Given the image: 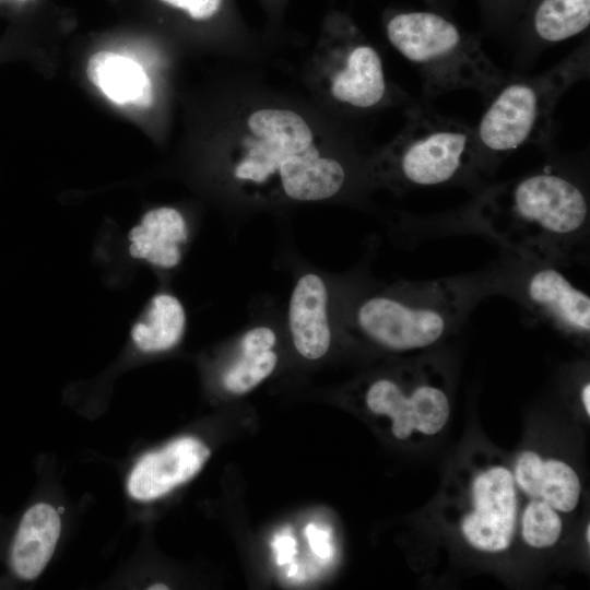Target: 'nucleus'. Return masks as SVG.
<instances>
[{
	"mask_svg": "<svg viewBox=\"0 0 590 590\" xmlns=\"http://www.w3.org/2000/svg\"><path fill=\"white\" fill-rule=\"evenodd\" d=\"M472 497L473 508L461 522L465 541L482 552L507 550L514 538L517 517L512 473L502 465L481 472L473 481Z\"/></svg>",
	"mask_w": 590,
	"mask_h": 590,
	"instance_id": "nucleus-9",
	"label": "nucleus"
},
{
	"mask_svg": "<svg viewBox=\"0 0 590 590\" xmlns=\"http://www.w3.org/2000/svg\"><path fill=\"white\" fill-rule=\"evenodd\" d=\"M247 126L252 138L246 140L234 166L237 180L261 186L276 176L283 192L298 201L324 200L342 189L344 167L320 155L300 115L290 109H258Z\"/></svg>",
	"mask_w": 590,
	"mask_h": 590,
	"instance_id": "nucleus-3",
	"label": "nucleus"
},
{
	"mask_svg": "<svg viewBox=\"0 0 590 590\" xmlns=\"http://www.w3.org/2000/svg\"><path fill=\"white\" fill-rule=\"evenodd\" d=\"M514 480L527 495L547 503L555 510H574L580 497L575 470L560 460L542 459L533 451L522 452L515 465Z\"/></svg>",
	"mask_w": 590,
	"mask_h": 590,
	"instance_id": "nucleus-14",
	"label": "nucleus"
},
{
	"mask_svg": "<svg viewBox=\"0 0 590 590\" xmlns=\"http://www.w3.org/2000/svg\"><path fill=\"white\" fill-rule=\"evenodd\" d=\"M386 80L379 54L369 45L354 46L331 81L332 96L358 108L376 106L385 96Z\"/></svg>",
	"mask_w": 590,
	"mask_h": 590,
	"instance_id": "nucleus-16",
	"label": "nucleus"
},
{
	"mask_svg": "<svg viewBox=\"0 0 590 590\" xmlns=\"http://www.w3.org/2000/svg\"><path fill=\"white\" fill-rule=\"evenodd\" d=\"M276 334L270 327L257 326L244 333L239 355L223 375V386L232 393L250 391L271 375L278 363L273 351Z\"/></svg>",
	"mask_w": 590,
	"mask_h": 590,
	"instance_id": "nucleus-17",
	"label": "nucleus"
},
{
	"mask_svg": "<svg viewBox=\"0 0 590 590\" xmlns=\"http://www.w3.org/2000/svg\"><path fill=\"white\" fill-rule=\"evenodd\" d=\"M305 532L310 548L318 557L328 559L332 556L333 548L329 532L317 528L314 523H309Z\"/></svg>",
	"mask_w": 590,
	"mask_h": 590,
	"instance_id": "nucleus-22",
	"label": "nucleus"
},
{
	"mask_svg": "<svg viewBox=\"0 0 590 590\" xmlns=\"http://www.w3.org/2000/svg\"><path fill=\"white\" fill-rule=\"evenodd\" d=\"M519 260V259H518ZM511 294L542 321L562 332L586 338L590 332V297L577 288L554 264L519 260Z\"/></svg>",
	"mask_w": 590,
	"mask_h": 590,
	"instance_id": "nucleus-7",
	"label": "nucleus"
},
{
	"mask_svg": "<svg viewBox=\"0 0 590 590\" xmlns=\"http://www.w3.org/2000/svg\"><path fill=\"white\" fill-rule=\"evenodd\" d=\"M396 157V173L412 187L457 178L473 158L475 140L464 127L444 118L420 117Z\"/></svg>",
	"mask_w": 590,
	"mask_h": 590,
	"instance_id": "nucleus-6",
	"label": "nucleus"
},
{
	"mask_svg": "<svg viewBox=\"0 0 590 590\" xmlns=\"http://www.w3.org/2000/svg\"><path fill=\"white\" fill-rule=\"evenodd\" d=\"M581 402L587 414H590V385L585 384L581 390Z\"/></svg>",
	"mask_w": 590,
	"mask_h": 590,
	"instance_id": "nucleus-24",
	"label": "nucleus"
},
{
	"mask_svg": "<svg viewBox=\"0 0 590 590\" xmlns=\"http://www.w3.org/2000/svg\"><path fill=\"white\" fill-rule=\"evenodd\" d=\"M90 82L118 105L132 104L148 108L153 104L152 83L144 69L118 54L101 50L93 54L86 67Z\"/></svg>",
	"mask_w": 590,
	"mask_h": 590,
	"instance_id": "nucleus-15",
	"label": "nucleus"
},
{
	"mask_svg": "<svg viewBox=\"0 0 590 590\" xmlns=\"http://www.w3.org/2000/svg\"><path fill=\"white\" fill-rule=\"evenodd\" d=\"M482 288L468 276L402 282L362 299L353 320L367 339L387 350H422L465 321Z\"/></svg>",
	"mask_w": 590,
	"mask_h": 590,
	"instance_id": "nucleus-2",
	"label": "nucleus"
},
{
	"mask_svg": "<svg viewBox=\"0 0 590 590\" xmlns=\"http://www.w3.org/2000/svg\"><path fill=\"white\" fill-rule=\"evenodd\" d=\"M61 532L58 510L39 503L24 514L14 536L10 559L15 575L35 579L50 560Z\"/></svg>",
	"mask_w": 590,
	"mask_h": 590,
	"instance_id": "nucleus-13",
	"label": "nucleus"
},
{
	"mask_svg": "<svg viewBox=\"0 0 590 590\" xmlns=\"http://www.w3.org/2000/svg\"><path fill=\"white\" fill-rule=\"evenodd\" d=\"M164 3L185 11L193 20H208L214 16L223 0H161Z\"/></svg>",
	"mask_w": 590,
	"mask_h": 590,
	"instance_id": "nucleus-21",
	"label": "nucleus"
},
{
	"mask_svg": "<svg viewBox=\"0 0 590 590\" xmlns=\"http://www.w3.org/2000/svg\"><path fill=\"white\" fill-rule=\"evenodd\" d=\"M149 589H151V590H156V589H168V587L165 586V585L157 583V585H153V586L149 587Z\"/></svg>",
	"mask_w": 590,
	"mask_h": 590,
	"instance_id": "nucleus-25",
	"label": "nucleus"
},
{
	"mask_svg": "<svg viewBox=\"0 0 590 590\" xmlns=\"http://www.w3.org/2000/svg\"><path fill=\"white\" fill-rule=\"evenodd\" d=\"M473 221L517 259L555 264L586 237L589 203L574 180L545 170L489 190Z\"/></svg>",
	"mask_w": 590,
	"mask_h": 590,
	"instance_id": "nucleus-1",
	"label": "nucleus"
},
{
	"mask_svg": "<svg viewBox=\"0 0 590 590\" xmlns=\"http://www.w3.org/2000/svg\"><path fill=\"white\" fill-rule=\"evenodd\" d=\"M590 24V0H540L532 25L536 36L559 43L586 31Z\"/></svg>",
	"mask_w": 590,
	"mask_h": 590,
	"instance_id": "nucleus-19",
	"label": "nucleus"
},
{
	"mask_svg": "<svg viewBox=\"0 0 590 590\" xmlns=\"http://www.w3.org/2000/svg\"><path fill=\"white\" fill-rule=\"evenodd\" d=\"M404 388L402 381L381 377L373 381L365 393L368 409L392 421V434L399 439L413 432L437 434L447 423L450 405L446 391L421 376Z\"/></svg>",
	"mask_w": 590,
	"mask_h": 590,
	"instance_id": "nucleus-8",
	"label": "nucleus"
},
{
	"mask_svg": "<svg viewBox=\"0 0 590 590\" xmlns=\"http://www.w3.org/2000/svg\"><path fill=\"white\" fill-rule=\"evenodd\" d=\"M329 293L323 279L303 274L291 293L287 311L290 334L296 351L307 359L326 355L331 344Z\"/></svg>",
	"mask_w": 590,
	"mask_h": 590,
	"instance_id": "nucleus-11",
	"label": "nucleus"
},
{
	"mask_svg": "<svg viewBox=\"0 0 590 590\" xmlns=\"http://www.w3.org/2000/svg\"><path fill=\"white\" fill-rule=\"evenodd\" d=\"M560 534L562 520L557 510L541 499H532L521 518L523 541L535 548H547L559 540Z\"/></svg>",
	"mask_w": 590,
	"mask_h": 590,
	"instance_id": "nucleus-20",
	"label": "nucleus"
},
{
	"mask_svg": "<svg viewBox=\"0 0 590 590\" xmlns=\"http://www.w3.org/2000/svg\"><path fill=\"white\" fill-rule=\"evenodd\" d=\"M275 559L279 565L288 563L296 553V541L291 534L282 533L272 543Z\"/></svg>",
	"mask_w": 590,
	"mask_h": 590,
	"instance_id": "nucleus-23",
	"label": "nucleus"
},
{
	"mask_svg": "<svg viewBox=\"0 0 590 590\" xmlns=\"http://www.w3.org/2000/svg\"><path fill=\"white\" fill-rule=\"evenodd\" d=\"M386 33L390 44L417 66L430 90H486L502 81L479 42L437 12L397 13L387 22Z\"/></svg>",
	"mask_w": 590,
	"mask_h": 590,
	"instance_id": "nucleus-4",
	"label": "nucleus"
},
{
	"mask_svg": "<svg viewBox=\"0 0 590 590\" xmlns=\"http://www.w3.org/2000/svg\"><path fill=\"white\" fill-rule=\"evenodd\" d=\"M187 238V223L178 210L152 209L129 232V253L154 267L172 269L179 264Z\"/></svg>",
	"mask_w": 590,
	"mask_h": 590,
	"instance_id": "nucleus-12",
	"label": "nucleus"
},
{
	"mask_svg": "<svg viewBox=\"0 0 590 590\" xmlns=\"http://www.w3.org/2000/svg\"><path fill=\"white\" fill-rule=\"evenodd\" d=\"M586 536H587V542L589 543L590 541V526L589 524L587 526Z\"/></svg>",
	"mask_w": 590,
	"mask_h": 590,
	"instance_id": "nucleus-26",
	"label": "nucleus"
},
{
	"mask_svg": "<svg viewBox=\"0 0 590 590\" xmlns=\"http://www.w3.org/2000/svg\"><path fill=\"white\" fill-rule=\"evenodd\" d=\"M186 326V312L174 295H155L131 329L134 345L145 353L170 350L180 341Z\"/></svg>",
	"mask_w": 590,
	"mask_h": 590,
	"instance_id": "nucleus-18",
	"label": "nucleus"
},
{
	"mask_svg": "<svg viewBox=\"0 0 590 590\" xmlns=\"http://www.w3.org/2000/svg\"><path fill=\"white\" fill-rule=\"evenodd\" d=\"M209 457L210 449L201 440L178 438L138 460L128 476V493L141 502L162 497L192 479Z\"/></svg>",
	"mask_w": 590,
	"mask_h": 590,
	"instance_id": "nucleus-10",
	"label": "nucleus"
},
{
	"mask_svg": "<svg viewBox=\"0 0 590 590\" xmlns=\"http://www.w3.org/2000/svg\"><path fill=\"white\" fill-rule=\"evenodd\" d=\"M568 62L552 73L497 84L477 127L476 139L488 152L506 153L533 141L547 127L560 92L575 75Z\"/></svg>",
	"mask_w": 590,
	"mask_h": 590,
	"instance_id": "nucleus-5",
	"label": "nucleus"
}]
</instances>
